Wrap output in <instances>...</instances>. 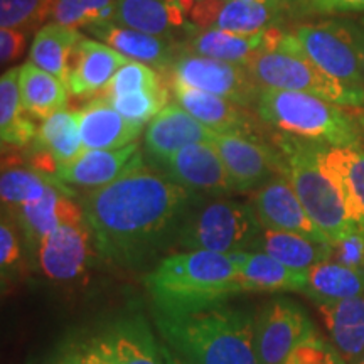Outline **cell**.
I'll list each match as a JSON object with an SVG mask.
<instances>
[{
	"label": "cell",
	"instance_id": "obj_1",
	"mask_svg": "<svg viewBox=\"0 0 364 364\" xmlns=\"http://www.w3.org/2000/svg\"><path fill=\"white\" fill-rule=\"evenodd\" d=\"M203 199L144 161L81 199L95 248L107 260L130 265L176 240L191 209Z\"/></svg>",
	"mask_w": 364,
	"mask_h": 364
},
{
	"label": "cell",
	"instance_id": "obj_2",
	"mask_svg": "<svg viewBox=\"0 0 364 364\" xmlns=\"http://www.w3.org/2000/svg\"><path fill=\"white\" fill-rule=\"evenodd\" d=\"M156 327L176 364H260L255 314L215 304L194 311H156Z\"/></svg>",
	"mask_w": 364,
	"mask_h": 364
},
{
	"label": "cell",
	"instance_id": "obj_3",
	"mask_svg": "<svg viewBox=\"0 0 364 364\" xmlns=\"http://www.w3.org/2000/svg\"><path fill=\"white\" fill-rule=\"evenodd\" d=\"M145 287L156 311H194L240 294V267L231 253L181 250L145 277Z\"/></svg>",
	"mask_w": 364,
	"mask_h": 364
},
{
	"label": "cell",
	"instance_id": "obj_4",
	"mask_svg": "<svg viewBox=\"0 0 364 364\" xmlns=\"http://www.w3.org/2000/svg\"><path fill=\"white\" fill-rule=\"evenodd\" d=\"M255 112L285 135L331 147L364 144V110L299 91L262 88Z\"/></svg>",
	"mask_w": 364,
	"mask_h": 364
},
{
	"label": "cell",
	"instance_id": "obj_5",
	"mask_svg": "<svg viewBox=\"0 0 364 364\" xmlns=\"http://www.w3.org/2000/svg\"><path fill=\"white\" fill-rule=\"evenodd\" d=\"M275 145L284 156L285 176L297 193L318 230L332 241L344 235L354 223L349 220L343 196L318 156V144L280 134Z\"/></svg>",
	"mask_w": 364,
	"mask_h": 364
},
{
	"label": "cell",
	"instance_id": "obj_6",
	"mask_svg": "<svg viewBox=\"0 0 364 364\" xmlns=\"http://www.w3.org/2000/svg\"><path fill=\"white\" fill-rule=\"evenodd\" d=\"M203 199L191 209L177 231L176 247L225 255L252 252L263 230L252 204L226 198Z\"/></svg>",
	"mask_w": 364,
	"mask_h": 364
},
{
	"label": "cell",
	"instance_id": "obj_7",
	"mask_svg": "<svg viewBox=\"0 0 364 364\" xmlns=\"http://www.w3.org/2000/svg\"><path fill=\"white\" fill-rule=\"evenodd\" d=\"M277 51L299 53L364 98L361 63L346 21H324L284 31Z\"/></svg>",
	"mask_w": 364,
	"mask_h": 364
},
{
	"label": "cell",
	"instance_id": "obj_8",
	"mask_svg": "<svg viewBox=\"0 0 364 364\" xmlns=\"http://www.w3.org/2000/svg\"><path fill=\"white\" fill-rule=\"evenodd\" d=\"M245 66L260 88L299 91L344 107L364 108L363 97L318 70L299 53H258Z\"/></svg>",
	"mask_w": 364,
	"mask_h": 364
},
{
	"label": "cell",
	"instance_id": "obj_9",
	"mask_svg": "<svg viewBox=\"0 0 364 364\" xmlns=\"http://www.w3.org/2000/svg\"><path fill=\"white\" fill-rule=\"evenodd\" d=\"M171 83L191 86L248 108L257 105L260 86L245 65L181 53L171 66Z\"/></svg>",
	"mask_w": 364,
	"mask_h": 364
},
{
	"label": "cell",
	"instance_id": "obj_10",
	"mask_svg": "<svg viewBox=\"0 0 364 364\" xmlns=\"http://www.w3.org/2000/svg\"><path fill=\"white\" fill-rule=\"evenodd\" d=\"M316 336L311 318L294 300L272 299L255 314V346L260 364H282Z\"/></svg>",
	"mask_w": 364,
	"mask_h": 364
},
{
	"label": "cell",
	"instance_id": "obj_11",
	"mask_svg": "<svg viewBox=\"0 0 364 364\" xmlns=\"http://www.w3.org/2000/svg\"><path fill=\"white\" fill-rule=\"evenodd\" d=\"M213 145L225 164L235 193L257 191L277 174H285L279 147L263 144L258 136L216 134Z\"/></svg>",
	"mask_w": 364,
	"mask_h": 364
},
{
	"label": "cell",
	"instance_id": "obj_12",
	"mask_svg": "<svg viewBox=\"0 0 364 364\" xmlns=\"http://www.w3.org/2000/svg\"><path fill=\"white\" fill-rule=\"evenodd\" d=\"M159 172L172 182L203 198H226L233 184L213 144H194L154 162Z\"/></svg>",
	"mask_w": 364,
	"mask_h": 364
},
{
	"label": "cell",
	"instance_id": "obj_13",
	"mask_svg": "<svg viewBox=\"0 0 364 364\" xmlns=\"http://www.w3.org/2000/svg\"><path fill=\"white\" fill-rule=\"evenodd\" d=\"M95 240L86 218L56 228L36 250L41 272L58 284L80 280L88 270L93 257Z\"/></svg>",
	"mask_w": 364,
	"mask_h": 364
},
{
	"label": "cell",
	"instance_id": "obj_14",
	"mask_svg": "<svg viewBox=\"0 0 364 364\" xmlns=\"http://www.w3.org/2000/svg\"><path fill=\"white\" fill-rule=\"evenodd\" d=\"M250 204L265 230L290 231L329 243L326 235L314 225L311 216L307 215L306 208L302 206L285 174H277L260 189L253 191Z\"/></svg>",
	"mask_w": 364,
	"mask_h": 364
},
{
	"label": "cell",
	"instance_id": "obj_15",
	"mask_svg": "<svg viewBox=\"0 0 364 364\" xmlns=\"http://www.w3.org/2000/svg\"><path fill=\"white\" fill-rule=\"evenodd\" d=\"M7 215L19 225L31 250H38L41 241L56 228L85 220L83 206L71 198L70 191L61 186V181L54 182L38 201L11 209Z\"/></svg>",
	"mask_w": 364,
	"mask_h": 364
},
{
	"label": "cell",
	"instance_id": "obj_16",
	"mask_svg": "<svg viewBox=\"0 0 364 364\" xmlns=\"http://www.w3.org/2000/svg\"><path fill=\"white\" fill-rule=\"evenodd\" d=\"M282 36L284 31L277 26L252 36L233 34L220 29L194 31L181 43V53L247 65L255 54L277 51Z\"/></svg>",
	"mask_w": 364,
	"mask_h": 364
},
{
	"label": "cell",
	"instance_id": "obj_17",
	"mask_svg": "<svg viewBox=\"0 0 364 364\" xmlns=\"http://www.w3.org/2000/svg\"><path fill=\"white\" fill-rule=\"evenodd\" d=\"M215 132L204 127L179 103H169L144 132V147L150 161L157 162L194 144H213Z\"/></svg>",
	"mask_w": 364,
	"mask_h": 364
},
{
	"label": "cell",
	"instance_id": "obj_18",
	"mask_svg": "<svg viewBox=\"0 0 364 364\" xmlns=\"http://www.w3.org/2000/svg\"><path fill=\"white\" fill-rule=\"evenodd\" d=\"M85 31L91 38L108 44L130 61L144 63L157 71H169L181 54V43L140 33L113 21L86 26Z\"/></svg>",
	"mask_w": 364,
	"mask_h": 364
},
{
	"label": "cell",
	"instance_id": "obj_19",
	"mask_svg": "<svg viewBox=\"0 0 364 364\" xmlns=\"http://www.w3.org/2000/svg\"><path fill=\"white\" fill-rule=\"evenodd\" d=\"M142 161L139 144L113 150H83V154L58 171V179L66 186L98 189L117 181L132 166Z\"/></svg>",
	"mask_w": 364,
	"mask_h": 364
},
{
	"label": "cell",
	"instance_id": "obj_20",
	"mask_svg": "<svg viewBox=\"0 0 364 364\" xmlns=\"http://www.w3.org/2000/svg\"><path fill=\"white\" fill-rule=\"evenodd\" d=\"M129 61L130 59L122 56L108 44L83 38L73 56L70 76L66 81L68 91L78 98L105 93L117 71Z\"/></svg>",
	"mask_w": 364,
	"mask_h": 364
},
{
	"label": "cell",
	"instance_id": "obj_21",
	"mask_svg": "<svg viewBox=\"0 0 364 364\" xmlns=\"http://www.w3.org/2000/svg\"><path fill=\"white\" fill-rule=\"evenodd\" d=\"M172 97L176 103L215 134L257 136L253 134V118L241 105L179 83H172Z\"/></svg>",
	"mask_w": 364,
	"mask_h": 364
},
{
	"label": "cell",
	"instance_id": "obj_22",
	"mask_svg": "<svg viewBox=\"0 0 364 364\" xmlns=\"http://www.w3.org/2000/svg\"><path fill=\"white\" fill-rule=\"evenodd\" d=\"M113 22L174 43L198 31L174 0H117Z\"/></svg>",
	"mask_w": 364,
	"mask_h": 364
},
{
	"label": "cell",
	"instance_id": "obj_23",
	"mask_svg": "<svg viewBox=\"0 0 364 364\" xmlns=\"http://www.w3.org/2000/svg\"><path fill=\"white\" fill-rule=\"evenodd\" d=\"M113 364H169L171 353L156 339L142 316L120 321L98 339Z\"/></svg>",
	"mask_w": 364,
	"mask_h": 364
},
{
	"label": "cell",
	"instance_id": "obj_24",
	"mask_svg": "<svg viewBox=\"0 0 364 364\" xmlns=\"http://www.w3.org/2000/svg\"><path fill=\"white\" fill-rule=\"evenodd\" d=\"M318 156L343 196L349 220L364 230V144L353 147L318 144Z\"/></svg>",
	"mask_w": 364,
	"mask_h": 364
},
{
	"label": "cell",
	"instance_id": "obj_25",
	"mask_svg": "<svg viewBox=\"0 0 364 364\" xmlns=\"http://www.w3.org/2000/svg\"><path fill=\"white\" fill-rule=\"evenodd\" d=\"M85 150H113L136 142L144 127L135 125L115 110L107 98L91 100L80 110Z\"/></svg>",
	"mask_w": 364,
	"mask_h": 364
},
{
	"label": "cell",
	"instance_id": "obj_26",
	"mask_svg": "<svg viewBox=\"0 0 364 364\" xmlns=\"http://www.w3.org/2000/svg\"><path fill=\"white\" fill-rule=\"evenodd\" d=\"M240 267L241 292H302L307 273L292 270L263 252L231 253Z\"/></svg>",
	"mask_w": 364,
	"mask_h": 364
},
{
	"label": "cell",
	"instance_id": "obj_27",
	"mask_svg": "<svg viewBox=\"0 0 364 364\" xmlns=\"http://www.w3.org/2000/svg\"><path fill=\"white\" fill-rule=\"evenodd\" d=\"M317 307L336 351L348 364H356L364 353V295Z\"/></svg>",
	"mask_w": 364,
	"mask_h": 364
},
{
	"label": "cell",
	"instance_id": "obj_28",
	"mask_svg": "<svg viewBox=\"0 0 364 364\" xmlns=\"http://www.w3.org/2000/svg\"><path fill=\"white\" fill-rule=\"evenodd\" d=\"M252 252H263L284 263L292 270L307 272L317 263L331 258V247L326 241H318L309 236L290 233V231L265 230L257 240Z\"/></svg>",
	"mask_w": 364,
	"mask_h": 364
},
{
	"label": "cell",
	"instance_id": "obj_29",
	"mask_svg": "<svg viewBox=\"0 0 364 364\" xmlns=\"http://www.w3.org/2000/svg\"><path fill=\"white\" fill-rule=\"evenodd\" d=\"M83 38L85 36L78 29L58 24V22H46L34 36L29 61L66 83L73 56Z\"/></svg>",
	"mask_w": 364,
	"mask_h": 364
},
{
	"label": "cell",
	"instance_id": "obj_30",
	"mask_svg": "<svg viewBox=\"0 0 364 364\" xmlns=\"http://www.w3.org/2000/svg\"><path fill=\"white\" fill-rule=\"evenodd\" d=\"M21 102L26 113L39 120H48L54 113L68 108L66 83L41 70L33 61H27L19 68Z\"/></svg>",
	"mask_w": 364,
	"mask_h": 364
},
{
	"label": "cell",
	"instance_id": "obj_31",
	"mask_svg": "<svg viewBox=\"0 0 364 364\" xmlns=\"http://www.w3.org/2000/svg\"><path fill=\"white\" fill-rule=\"evenodd\" d=\"M307 284L304 294L318 304L363 297L364 272L326 260L307 270Z\"/></svg>",
	"mask_w": 364,
	"mask_h": 364
},
{
	"label": "cell",
	"instance_id": "obj_32",
	"mask_svg": "<svg viewBox=\"0 0 364 364\" xmlns=\"http://www.w3.org/2000/svg\"><path fill=\"white\" fill-rule=\"evenodd\" d=\"M34 150L48 152L58 162L59 169L83 154L80 110H63L54 113L41 124L34 139Z\"/></svg>",
	"mask_w": 364,
	"mask_h": 364
},
{
	"label": "cell",
	"instance_id": "obj_33",
	"mask_svg": "<svg viewBox=\"0 0 364 364\" xmlns=\"http://www.w3.org/2000/svg\"><path fill=\"white\" fill-rule=\"evenodd\" d=\"M19 91V68H11L0 78V139L2 145L24 147L38 135V127L24 117Z\"/></svg>",
	"mask_w": 364,
	"mask_h": 364
},
{
	"label": "cell",
	"instance_id": "obj_34",
	"mask_svg": "<svg viewBox=\"0 0 364 364\" xmlns=\"http://www.w3.org/2000/svg\"><path fill=\"white\" fill-rule=\"evenodd\" d=\"M280 11L268 2L248 0H223L213 29L252 36L277 26Z\"/></svg>",
	"mask_w": 364,
	"mask_h": 364
},
{
	"label": "cell",
	"instance_id": "obj_35",
	"mask_svg": "<svg viewBox=\"0 0 364 364\" xmlns=\"http://www.w3.org/2000/svg\"><path fill=\"white\" fill-rule=\"evenodd\" d=\"M56 181L59 179L44 176L34 169H26V167H7L6 169L4 167L2 177H0L2 208L11 211V209L38 201Z\"/></svg>",
	"mask_w": 364,
	"mask_h": 364
},
{
	"label": "cell",
	"instance_id": "obj_36",
	"mask_svg": "<svg viewBox=\"0 0 364 364\" xmlns=\"http://www.w3.org/2000/svg\"><path fill=\"white\" fill-rule=\"evenodd\" d=\"M117 0H53L51 22L85 29L97 22L113 21Z\"/></svg>",
	"mask_w": 364,
	"mask_h": 364
},
{
	"label": "cell",
	"instance_id": "obj_37",
	"mask_svg": "<svg viewBox=\"0 0 364 364\" xmlns=\"http://www.w3.org/2000/svg\"><path fill=\"white\" fill-rule=\"evenodd\" d=\"M107 100L132 124L145 127L169 105V90L166 86H161V88L135 91V93L120 95V97Z\"/></svg>",
	"mask_w": 364,
	"mask_h": 364
},
{
	"label": "cell",
	"instance_id": "obj_38",
	"mask_svg": "<svg viewBox=\"0 0 364 364\" xmlns=\"http://www.w3.org/2000/svg\"><path fill=\"white\" fill-rule=\"evenodd\" d=\"M53 0H0V26L29 31L51 17Z\"/></svg>",
	"mask_w": 364,
	"mask_h": 364
},
{
	"label": "cell",
	"instance_id": "obj_39",
	"mask_svg": "<svg viewBox=\"0 0 364 364\" xmlns=\"http://www.w3.org/2000/svg\"><path fill=\"white\" fill-rule=\"evenodd\" d=\"M161 86H164L162 75L156 68L139 61H129L117 71L108 88L105 90L103 97L113 98L120 97V95L135 93V91L161 88Z\"/></svg>",
	"mask_w": 364,
	"mask_h": 364
},
{
	"label": "cell",
	"instance_id": "obj_40",
	"mask_svg": "<svg viewBox=\"0 0 364 364\" xmlns=\"http://www.w3.org/2000/svg\"><path fill=\"white\" fill-rule=\"evenodd\" d=\"M22 235L19 225L11 215L2 211L0 221V268H2V280L16 270L22 258Z\"/></svg>",
	"mask_w": 364,
	"mask_h": 364
},
{
	"label": "cell",
	"instance_id": "obj_41",
	"mask_svg": "<svg viewBox=\"0 0 364 364\" xmlns=\"http://www.w3.org/2000/svg\"><path fill=\"white\" fill-rule=\"evenodd\" d=\"M349 12H364V0H307L292 16H332Z\"/></svg>",
	"mask_w": 364,
	"mask_h": 364
},
{
	"label": "cell",
	"instance_id": "obj_42",
	"mask_svg": "<svg viewBox=\"0 0 364 364\" xmlns=\"http://www.w3.org/2000/svg\"><path fill=\"white\" fill-rule=\"evenodd\" d=\"M26 43V31L0 27V63H2V66H9L16 63L24 54Z\"/></svg>",
	"mask_w": 364,
	"mask_h": 364
},
{
	"label": "cell",
	"instance_id": "obj_43",
	"mask_svg": "<svg viewBox=\"0 0 364 364\" xmlns=\"http://www.w3.org/2000/svg\"><path fill=\"white\" fill-rule=\"evenodd\" d=\"M83 364H113L108 354L105 353L102 344L95 341L88 348L83 349Z\"/></svg>",
	"mask_w": 364,
	"mask_h": 364
},
{
	"label": "cell",
	"instance_id": "obj_44",
	"mask_svg": "<svg viewBox=\"0 0 364 364\" xmlns=\"http://www.w3.org/2000/svg\"><path fill=\"white\" fill-rule=\"evenodd\" d=\"M346 24L349 27V33H351L354 48L359 56V63H361V71H363V80H364V26L361 22H349L346 21Z\"/></svg>",
	"mask_w": 364,
	"mask_h": 364
},
{
	"label": "cell",
	"instance_id": "obj_45",
	"mask_svg": "<svg viewBox=\"0 0 364 364\" xmlns=\"http://www.w3.org/2000/svg\"><path fill=\"white\" fill-rule=\"evenodd\" d=\"M304 2H307V0H272L273 6L279 9L280 12L289 14H294Z\"/></svg>",
	"mask_w": 364,
	"mask_h": 364
},
{
	"label": "cell",
	"instance_id": "obj_46",
	"mask_svg": "<svg viewBox=\"0 0 364 364\" xmlns=\"http://www.w3.org/2000/svg\"><path fill=\"white\" fill-rule=\"evenodd\" d=\"M58 364H83V351H71L59 359Z\"/></svg>",
	"mask_w": 364,
	"mask_h": 364
},
{
	"label": "cell",
	"instance_id": "obj_47",
	"mask_svg": "<svg viewBox=\"0 0 364 364\" xmlns=\"http://www.w3.org/2000/svg\"><path fill=\"white\" fill-rule=\"evenodd\" d=\"M174 2L182 9V11L186 12V16H188L189 11H191V7H193L194 2H198V0H174Z\"/></svg>",
	"mask_w": 364,
	"mask_h": 364
},
{
	"label": "cell",
	"instance_id": "obj_48",
	"mask_svg": "<svg viewBox=\"0 0 364 364\" xmlns=\"http://www.w3.org/2000/svg\"><path fill=\"white\" fill-rule=\"evenodd\" d=\"M282 364H299V363H297V358H295V354L292 353V354H290V356H289V358H287V359H285V361H284V363H282Z\"/></svg>",
	"mask_w": 364,
	"mask_h": 364
},
{
	"label": "cell",
	"instance_id": "obj_49",
	"mask_svg": "<svg viewBox=\"0 0 364 364\" xmlns=\"http://www.w3.org/2000/svg\"><path fill=\"white\" fill-rule=\"evenodd\" d=\"M248 2H268V4H272V0H248Z\"/></svg>",
	"mask_w": 364,
	"mask_h": 364
},
{
	"label": "cell",
	"instance_id": "obj_50",
	"mask_svg": "<svg viewBox=\"0 0 364 364\" xmlns=\"http://www.w3.org/2000/svg\"><path fill=\"white\" fill-rule=\"evenodd\" d=\"M356 364H364V353H363V356L358 359V361H356Z\"/></svg>",
	"mask_w": 364,
	"mask_h": 364
},
{
	"label": "cell",
	"instance_id": "obj_51",
	"mask_svg": "<svg viewBox=\"0 0 364 364\" xmlns=\"http://www.w3.org/2000/svg\"><path fill=\"white\" fill-rule=\"evenodd\" d=\"M334 364H346V361H344V359H343V358H339V359H338V361H336Z\"/></svg>",
	"mask_w": 364,
	"mask_h": 364
},
{
	"label": "cell",
	"instance_id": "obj_52",
	"mask_svg": "<svg viewBox=\"0 0 364 364\" xmlns=\"http://www.w3.org/2000/svg\"><path fill=\"white\" fill-rule=\"evenodd\" d=\"M361 24H363V26H364V19H363V21H361Z\"/></svg>",
	"mask_w": 364,
	"mask_h": 364
}]
</instances>
